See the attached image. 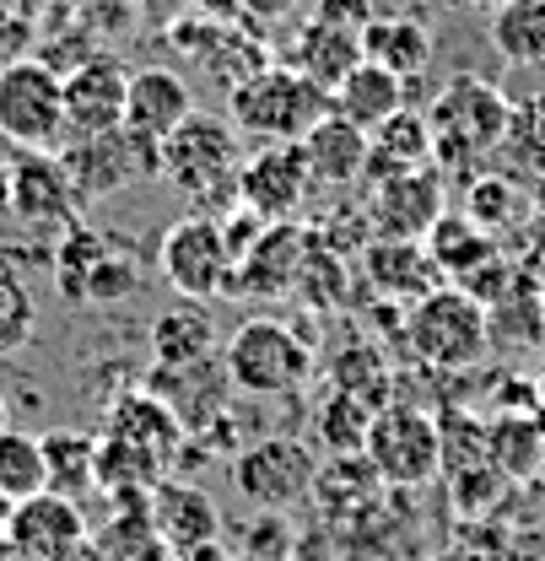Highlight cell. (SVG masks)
<instances>
[{"mask_svg": "<svg viewBox=\"0 0 545 561\" xmlns=\"http://www.w3.org/2000/svg\"><path fill=\"white\" fill-rule=\"evenodd\" d=\"M238 168H243V136L222 114L195 108L162 140V179L179 195H190L195 210H205V216H222V210L238 206Z\"/></svg>", "mask_w": 545, "mask_h": 561, "instance_id": "1", "label": "cell"}, {"mask_svg": "<svg viewBox=\"0 0 545 561\" xmlns=\"http://www.w3.org/2000/svg\"><path fill=\"white\" fill-rule=\"evenodd\" d=\"M427 125H432V168L454 173V168H476L486 151H497L513 125V103L476 70L454 76L432 103H427Z\"/></svg>", "mask_w": 545, "mask_h": 561, "instance_id": "2", "label": "cell"}, {"mask_svg": "<svg viewBox=\"0 0 545 561\" xmlns=\"http://www.w3.org/2000/svg\"><path fill=\"white\" fill-rule=\"evenodd\" d=\"M330 114V92L319 81H308L303 70L271 60L265 70H254L249 81H238L227 92V119L232 130L260 146L271 140H303L319 119Z\"/></svg>", "mask_w": 545, "mask_h": 561, "instance_id": "3", "label": "cell"}, {"mask_svg": "<svg viewBox=\"0 0 545 561\" xmlns=\"http://www.w3.org/2000/svg\"><path fill=\"white\" fill-rule=\"evenodd\" d=\"M400 335H406L410 356L421 367H432V373H465V367H476L480 356L491 351V319H486V302H480L476 291H465V286L449 280V286L427 291L421 302H410Z\"/></svg>", "mask_w": 545, "mask_h": 561, "instance_id": "4", "label": "cell"}, {"mask_svg": "<svg viewBox=\"0 0 545 561\" xmlns=\"http://www.w3.org/2000/svg\"><path fill=\"white\" fill-rule=\"evenodd\" d=\"M222 367L232 378L238 394H297L308 389V378L319 373V356L314 346L275 313H260V319H243L227 341H222Z\"/></svg>", "mask_w": 545, "mask_h": 561, "instance_id": "5", "label": "cell"}, {"mask_svg": "<svg viewBox=\"0 0 545 561\" xmlns=\"http://www.w3.org/2000/svg\"><path fill=\"white\" fill-rule=\"evenodd\" d=\"M55 286L76 308H114L140 291V260L125 238L76 221L55 249Z\"/></svg>", "mask_w": 545, "mask_h": 561, "instance_id": "6", "label": "cell"}, {"mask_svg": "<svg viewBox=\"0 0 545 561\" xmlns=\"http://www.w3.org/2000/svg\"><path fill=\"white\" fill-rule=\"evenodd\" d=\"M0 140L16 151L66 146V70L27 55L0 66Z\"/></svg>", "mask_w": 545, "mask_h": 561, "instance_id": "7", "label": "cell"}, {"mask_svg": "<svg viewBox=\"0 0 545 561\" xmlns=\"http://www.w3.org/2000/svg\"><path fill=\"white\" fill-rule=\"evenodd\" d=\"M157 271L184 302H222V297H232L238 254L216 216L190 210L157 238Z\"/></svg>", "mask_w": 545, "mask_h": 561, "instance_id": "8", "label": "cell"}, {"mask_svg": "<svg viewBox=\"0 0 545 561\" xmlns=\"http://www.w3.org/2000/svg\"><path fill=\"white\" fill-rule=\"evenodd\" d=\"M362 454L384 486H427L443 476V426L406 400H389L373 411Z\"/></svg>", "mask_w": 545, "mask_h": 561, "instance_id": "9", "label": "cell"}, {"mask_svg": "<svg viewBox=\"0 0 545 561\" xmlns=\"http://www.w3.org/2000/svg\"><path fill=\"white\" fill-rule=\"evenodd\" d=\"M319 481V454L303 443V437H286L271 432L260 443H249L238 459H232V486L243 502H254L260 513H286L297 507Z\"/></svg>", "mask_w": 545, "mask_h": 561, "instance_id": "10", "label": "cell"}, {"mask_svg": "<svg viewBox=\"0 0 545 561\" xmlns=\"http://www.w3.org/2000/svg\"><path fill=\"white\" fill-rule=\"evenodd\" d=\"M60 162H66L76 201L92 206V201H103V195H114V190H125V184L157 179V173H162V146L120 125V130H109V136L66 140V146H60Z\"/></svg>", "mask_w": 545, "mask_h": 561, "instance_id": "11", "label": "cell"}, {"mask_svg": "<svg viewBox=\"0 0 545 561\" xmlns=\"http://www.w3.org/2000/svg\"><path fill=\"white\" fill-rule=\"evenodd\" d=\"M314 195V173L303 157V140H271L238 168V206L260 221H297V210Z\"/></svg>", "mask_w": 545, "mask_h": 561, "instance_id": "12", "label": "cell"}, {"mask_svg": "<svg viewBox=\"0 0 545 561\" xmlns=\"http://www.w3.org/2000/svg\"><path fill=\"white\" fill-rule=\"evenodd\" d=\"M125 92H130V70L114 55H87L76 70H66V140H92L120 130Z\"/></svg>", "mask_w": 545, "mask_h": 561, "instance_id": "13", "label": "cell"}, {"mask_svg": "<svg viewBox=\"0 0 545 561\" xmlns=\"http://www.w3.org/2000/svg\"><path fill=\"white\" fill-rule=\"evenodd\" d=\"M5 210L33 227H76V190L60 151H22L5 173Z\"/></svg>", "mask_w": 545, "mask_h": 561, "instance_id": "14", "label": "cell"}, {"mask_svg": "<svg viewBox=\"0 0 545 561\" xmlns=\"http://www.w3.org/2000/svg\"><path fill=\"white\" fill-rule=\"evenodd\" d=\"M5 546L27 561H70L87 546V518H81V507L70 496L38 491V496H27V502L11 507Z\"/></svg>", "mask_w": 545, "mask_h": 561, "instance_id": "15", "label": "cell"}, {"mask_svg": "<svg viewBox=\"0 0 545 561\" xmlns=\"http://www.w3.org/2000/svg\"><path fill=\"white\" fill-rule=\"evenodd\" d=\"M443 173L438 168H416L378 179L367 190V227L373 238H427L432 221L443 216Z\"/></svg>", "mask_w": 545, "mask_h": 561, "instance_id": "16", "label": "cell"}, {"mask_svg": "<svg viewBox=\"0 0 545 561\" xmlns=\"http://www.w3.org/2000/svg\"><path fill=\"white\" fill-rule=\"evenodd\" d=\"M308 243H314V227H303V221H271V227L238 254L232 297H286V291L297 286Z\"/></svg>", "mask_w": 545, "mask_h": 561, "instance_id": "17", "label": "cell"}, {"mask_svg": "<svg viewBox=\"0 0 545 561\" xmlns=\"http://www.w3.org/2000/svg\"><path fill=\"white\" fill-rule=\"evenodd\" d=\"M362 276L373 286V297L400 302V308L421 302V297L438 291V286H449L421 238H373V243L362 249Z\"/></svg>", "mask_w": 545, "mask_h": 561, "instance_id": "18", "label": "cell"}, {"mask_svg": "<svg viewBox=\"0 0 545 561\" xmlns=\"http://www.w3.org/2000/svg\"><path fill=\"white\" fill-rule=\"evenodd\" d=\"M195 114V92L179 70L168 66H140L130 70V92H125V130H136L146 140H162L173 136L184 119Z\"/></svg>", "mask_w": 545, "mask_h": 561, "instance_id": "19", "label": "cell"}, {"mask_svg": "<svg viewBox=\"0 0 545 561\" xmlns=\"http://www.w3.org/2000/svg\"><path fill=\"white\" fill-rule=\"evenodd\" d=\"M367 151H373L367 130H356L336 108L303 136V157H308L314 190H351V184H362L367 179Z\"/></svg>", "mask_w": 545, "mask_h": 561, "instance_id": "20", "label": "cell"}, {"mask_svg": "<svg viewBox=\"0 0 545 561\" xmlns=\"http://www.w3.org/2000/svg\"><path fill=\"white\" fill-rule=\"evenodd\" d=\"M281 66L303 70L308 81H319L325 92H336L351 70L362 66V33H345V27H330V22H303L281 55Z\"/></svg>", "mask_w": 545, "mask_h": 561, "instance_id": "21", "label": "cell"}, {"mask_svg": "<svg viewBox=\"0 0 545 561\" xmlns=\"http://www.w3.org/2000/svg\"><path fill=\"white\" fill-rule=\"evenodd\" d=\"M103 437H120V443H130L140 454H151L157 465H173V448L184 443V421L173 416L151 389H136V394L114 400L109 432H103Z\"/></svg>", "mask_w": 545, "mask_h": 561, "instance_id": "22", "label": "cell"}, {"mask_svg": "<svg viewBox=\"0 0 545 561\" xmlns=\"http://www.w3.org/2000/svg\"><path fill=\"white\" fill-rule=\"evenodd\" d=\"M406 87H410V81H400L395 70L362 60V66L351 70L341 87L330 92V108H336L341 119H351L356 130H367V136H373V130H378V125H389L400 108H410Z\"/></svg>", "mask_w": 545, "mask_h": 561, "instance_id": "23", "label": "cell"}, {"mask_svg": "<svg viewBox=\"0 0 545 561\" xmlns=\"http://www.w3.org/2000/svg\"><path fill=\"white\" fill-rule=\"evenodd\" d=\"M362 60L395 70L400 81H416L421 70L432 66V27L406 16V11H378L362 27Z\"/></svg>", "mask_w": 545, "mask_h": 561, "instance_id": "24", "label": "cell"}, {"mask_svg": "<svg viewBox=\"0 0 545 561\" xmlns=\"http://www.w3.org/2000/svg\"><path fill=\"white\" fill-rule=\"evenodd\" d=\"M222 356L205 302H173L151 319V367H195Z\"/></svg>", "mask_w": 545, "mask_h": 561, "instance_id": "25", "label": "cell"}, {"mask_svg": "<svg viewBox=\"0 0 545 561\" xmlns=\"http://www.w3.org/2000/svg\"><path fill=\"white\" fill-rule=\"evenodd\" d=\"M421 243H427V254L438 260L443 280H454V286H465L480 265H491V260H497V238H491L480 221H470L465 210H443Z\"/></svg>", "mask_w": 545, "mask_h": 561, "instance_id": "26", "label": "cell"}, {"mask_svg": "<svg viewBox=\"0 0 545 561\" xmlns=\"http://www.w3.org/2000/svg\"><path fill=\"white\" fill-rule=\"evenodd\" d=\"M367 140H373V151H367V184L395 179V173H416V168H432V125L416 108H400L389 125H378Z\"/></svg>", "mask_w": 545, "mask_h": 561, "instance_id": "27", "label": "cell"}, {"mask_svg": "<svg viewBox=\"0 0 545 561\" xmlns=\"http://www.w3.org/2000/svg\"><path fill=\"white\" fill-rule=\"evenodd\" d=\"M44 443V465H49V491L60 496H87L98 486V432H81V426H55L38 437Z\"/></svg>", "mask_w": 545, "mask_h": 561, "instance_id": "28", "label": "cell"}, {"mask_svg": "<svg viewBox=\"0 0 545 561\" xmlns=\"http://www.w3.org/2000/svg\"><path fill=\"white\" fill-rule=\"evenodd\" d=\"M491 49L508 66H545V0H508L491 11Z\"/></svg>", "mask_w": 545, "mask_h": 561, "instance_id": "29", "label": "cell"}, {"mask_svg": "<svg viewBox=\"0 0 545 561\" xmlns=\"http://www.w3.org/2000/svg\"><path fill=\"white\" fill-rule=\"evenodd\" d=\"M345 291H351V265H345L341 249L314 227V243H308V254H303V271H297L292 297L308 302V308H341Z\"/></svg>", "mask_w": 545, "mask_h": 561, "instance_id": "30", "label": "cell"}, {"mask_svg": "<svg viewBox=\"0 0 545 561\" xmlns=\"http://www.w3.org/2000/svg\"><path fill=\"white\" fill-rule=\"evenodd\" d=\"M49 491V465H44V443L22 426H5L0 432V496L16 507L27 496Z\"/></svg>", "mask_w": 545, "mask_h": 561, "instance_id": "31", "label": "cell"}, {"mask_svg": "<svg viewBox=\"0 0 545 561\" xmlns=\"http://www.w3.org/2000/svg\"><path fill=\"white\" fill-rule=\"evenodd\" d=\"M378 470L367 465V454H341V459H330V465H319V481H314V491H319V502L336 513V518H345L351 507H367L373 496H378Z\"/></svg>", "mask_w": 545, "mask_h": 561, "instance_id": "32", "label": "cell"}, {"mask_svg": "<svg viewBox=\"0 0 545 561\" xmlns=\"http://www.w3.org/2000/svg\"><path fill=\"white\" fill-rule=\"evenodd\" d=\"M367 426H373V405L356 400V394H341V389H330V400L314 416V432H319V443H325L330 459L362 454L367 448Z\"/></svg>", "mask_w": 545, "mask_h": 561, "instance_id": "33", "label": "cell"}, {"mask_svg": "<svg viewBox=\"0 0 545 561\" xmlns=\"http://www.w3.org/2000/svg\"><path fill=\"white\" fill-rule=\"evenodd\" d=\"M330 378H336V389L341 394H356V400H384L389 394V383H395V373H389V362H384V351L373 346V341H351V346L336 351V362H330Z\"/></svg>", "mask_w": 545, "mask_h": 561, "instance_id": "34", "label": "cell"}, {"mask_svg": "<svg viewBox=\"0 0 545 561\" xmlns=\"http://www.w3.org/2000/svg\"><path fill=\"white\" fill-rule=\"evenodd\" d=\"M33 330H38V302H33L27 280L11 265H0V356H16L33 341Z\"/></svg>", "mask_w": 545, "mask_h": 561, "instance_id": "35", "label": "cell"}, {"mask_svg": "<svg viewBox=\"0 0 545 561\" xmlns=\"http://www.w3.org/2000/svg\"><path fill=\"white\" fill-rule=\"evenodd\" d=\"M524 210H530L524 190H513V184H502V179H476V184H470V195H465V216L480 221L491 238H502L508 227H519V221H524Z\"/></svg>", "mask_w": 545, "mask_h": 561, "instance_id": "36", "label": "cell"}, {"mask_svg": "<svg viewBox=\"0 0 545 561\" xmlns=\"http://www.w3.org/2000/svg\"><path fill=\"white\" fill-rule=\"evenodd\" d=\"M157 513H179V524H168V535H173V540H184V546H195V540H211V535H216V507L205 502L201 491H190V486L162 491Z\"/></svg>", "mask_w": 545, "mask_h": 561, "instance_id": "37", "label": "cell"}, {"mask_svg": "<svg viewBox=\"0 0 545 561\" xmlns=\"http://www.w3.org/2000/svg\"><path fill=\"white\" fill-rule=\"evenodd\" d=\"M373 0H314V22H330V27H345V33H362L373 22Z\"/></svg>", "mask_w": 545, "mask_h": 561, "instance_id": "38", "label": "cell"}, {"mask_svg": "<svg viewBox=\"0 0 545 561\" xmlns=\"http://www.w3.org/2000/svg\"><path fill=\"white\" fill-rule=\"evenodd\" d=\"M297 5L303 0H238V11L249 22H286V16H297Z\"/></svg>", "mask_w": 545, "mask_h": 561, "instance_id": "39", "label": "cell"}, {"mask_svg": "<svg viewBox=\"0 0 545 561\" xmlns=\"http://www.w3.org/2000/svg\"><path fill=\"white\" fill-rule=\"evenodd\" d=\"M465 5H476V11H497V5H508V0H465Z\"/></svg>", "mask_w": 545, "mask_h": 561, "instance_id": "40", "label": "cell"}, {"mask_svg": "<svg viewBox=\"0 0 545 561\" xmlns=\"http://www.w3.org/2000/svg\"><path fill=\"white\" fill-rule=\"evenodd\" d=\"M5 426H11V411H5V400H0V432H5Z\"/></svg>", "mask_w": 545, "mask_h": 561, "instance_id": "41", "label": "cell"}, {"mask_svg": "<svg viewBox=\"0 0 545 561\" xmlns=\"http://www.w3.org/2000/svg\"><path fill=\"white\" fill-rule=\"evenodd\" d=\"M438 561H480V557H465V551H459V557H438Z\"/></svg>", "mask_w": 545, "mask_h": 561, "instance_id": "42", "label": "cell"}, {"mask_svg": "<svg viewBox=\"0 0 545 561\" xmlns=\"http://www.w3.org/2000/svg\"><path fill=\"white\" fill-rule=\"evenodd\" d=\"M400 5H416V0H400Z\"/></svg>", "mask_w": 545, "mask_h": 561, "instance_id": "43", "label": "cell"}]
</instances>
